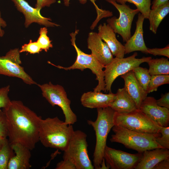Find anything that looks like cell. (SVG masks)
Instances as JSON below:
<instances>
[{"label":"cell","instance_id":"1","mask_svg":"<svg viewBox=\"0 0 169 169\" xmlns=\"http://www.w3.org/2000/svg\"><path fill=\"white\" fill-rule=\"evenodd\" d=\"M2 110L7 120L10 144H20L33 150L39 141L41 117L20 100H11L9 104Z\"/></svg>","mask_w":169,"mask_h":169},{"label":"cell","instance_id":"2","mask_svg":"<svg viewBox=\"0 0 169 169\" xmlns=\"http://www.w3.org/2000/svg\"><path fill=\"white\" fill-rule=\"evenodd\" d=\"M74 130L57 116L41 119L39 129V140L45 147L64 151L67 148Z\"/></svg>","mask_w":169,"mask_h":169},{"label":"cell","instance_id":"3","mask_svg":"<svg viewBox=\"0 0 169 169\" xmlns=\"http://www.w3.org/2000/svg\"><path fill=\"white\" fill-rule=\"evenodd\" d=\"M97 117L95 121L87 120L94 129L96 135V144L93 154V166L100 169L104 159L108 135L114 125V116L115 111L110 107L97 108Z\"/></svg>","mask_w":169,"mask_h":169},{"label":"cell","instance_id":"4","mask_svg":"<svg viewBox=\"0 0 169 169\" xmlns=\"http://www.w3.org/2000/svg\"><path fill=\"white\" fill-rule=\"evenodd\" d=\"M112 130L114 134L112 135L110 141L123 145L127 148L142 153L146 150L156 148H163L155 141L158 134L143 133L135 132L126 128L114 125Z\"/></svg>","mask_w":169,"mask_h":169},{"label":"cell","instance_id":"5","mask_svg":"<svg viewBox=\"0 0 169 169\" xmlns=\"http://www.w3.org/2000/svg\"><path fill=\"white\" fill-rule=\"evenodd\" d=\"M79 30L76 29L74 32L70 34L71 44L74 47L77 53L76 59L74 63L69 67H64L60 65H56L50 61L48 63L60 69L68 70L71 69H79L82 71L86 69H90L92 72L96 76V79L98 81V84L94 89V91L101 92L105 90V83L104 80V73L103 70L105 66L99 62L91 54H86L81 51L76 45L75 43L76 36Z\"/></svg>","mask_w":169,"mask_h":169},{"label":"cell","instance_id":"6","mask_svg":"<svg viewBox=\"0 0 169 169\" xmlns=\"http://www.w3.org/2000/svg\"><path fill=\"white\" fill-rule=\"evenodd\" d=\"M87 137L86 133L81 131H74L64 151L63 159L70 161L76 169H94L88 154Z\"/></svg>","mask_w":169,"mask_h":169},{"label":"cell","instance_id":"7","mask_svg":"<svg viewBox=\"0 0 169 169\" xmlns=\"http://www.w3.org/2000/svg\"><path fill=\"white\" fill-rule=\"evenodd\" d=\"M114 125L139 133L158 134L160 126L155 124L139 109L125 113L116 112L114 116Z\"/></svg>","mask_w":169,"mask_h":169},{"label":"cell","instance_id":"8","mask_svg":"<svg viewBox=\"0 0 169 169\" xmlns=\"http://www.w3.org/2000/svg\"><path fill=\"white\" fill-rule=\"evenodd\" d=\"M137 55V53L135 52L132 55L126 58L115 57L110 63L105 66L104 71L105 92H111L112 85L118 77L132 70L142 63H147L152 59L151 57L136 58V57Z\"/></svg>","mask_w":169,"mask_h":169},{"label":"cell","instance_id":"9","mask_svg":"<svg viewBox=\"0 0 169 169\" xmlns=\"http://www.w3.org/2000/svg\"><path fill=\"white\" fill-rule=\"evenodd\" d=\"M37 85L41 90L43 97L52 106L57 105L61 108L64 115V122L66 124L72 125L77 122V116L71 109V101L62 86L54 84L50 82Z\"/></svg>","mask_w":169,"mask_h":169},{"label":"cell","instance_id":"10","mask_svg":"<svg viewBox=\"0 0 169 169\" xmlns=\"http://www.w3.org/2000/svg\"><path fill=\"white\" fill-rule=\"evenodd\" d=\"M114 6L119 13V18L113 16L108 18L107 24L114 32L120 34L123 42H126L131 37V29L135 16L139 12L137 9H133L126 3L120 4L114 0H105Z\"/></svg>","mask_w":169,"mask_h":169},{"label":"cell","instance_id":"11","mask_svg":"<svg viewBox=\"0 0 169 169\" xmlns=\"http://www.w3.org/2000/svg\"><path fill=\"white\" fill-rule=\"evenodd\" d=\"M20 53L19 50L15 48L10 49L4 56H0V74L18 78L28 84L37 85L20 65Z\"/></svg>","mask_w":169,"mask_h":169},{"label":"cell","instance_id":"12","mask_svg":"<svg viewBox=\"0 0 169 169\" xmlns=\"http://www.w3.org/2000/svg\"><path fill=\"white\" fill-rule=\"evenodd\" d=\"M142 153L132 154L106 146L104 158L107 166L111 169H134L141 159Z\"/></svg>","mask_w":169,"mask_h":169},{"label":"cell","instance_id":"13","mask_svg":"<svg viewBox=\"0 0 169 169\" xmlns=\"http://www.w3.org/2000/svg\"><path fill=\"white\" fill-rule=\"evenodd\" d=\"M153 97L147 96L142 102L139 109L157 125L167 127L169 124V109L158 105Z\"/></svg>","mask_w":169,"mask_h":169},{"label":"cell","instance_id":"14","mask_svg":"<svg viewBox=\"0 0 169 169\" xmlns=\"http://www.w3.org/2000/svg\"><path fill=\"white\" fill-rule=\"evenodd\" d=\"M11 1L13 2L17 9L24 15L25 18L24 25L26 28L33 23L47 27L59 26V25L51 22L50 18L42 16L40 10L32 7L25 0Z\"/></svg>","mask_w":169,"mask_h":169},{"label":"cell","instance_id":"15","mask_svg":"<svg viewBox=\"0 0 169 169\" xmlns=\"http://www.w3.org/2000/svg\"><path fill=\"white\" fill-rule=\"evenodd\" d=\"M87 47L93 55L101 64L105 66L114 57L107 44L103 42L98 33L91 32L87 40Z\"/></svg>","mask_w":169,"mask_h":169},{"label":"cell","instance_id":"16","mask_svg":"<svg viewBox=\"0 0 169 169\" xmlns=\"http://www.w3.org/2000/svg\"><path fill=\"white\" fill-rule=\"evenodd\" d=\"M116 98V94L112 92L105 94L101 92L89 91L82 95L80 101L84 107L97 109L110 107Z\"/></svg>","mask_w":169,"mask_h":169},{"label":"cell","instance_id":"17","mask_svg":"<svg viewBox=\"0 0 169 169\" xmlns=\"http://www.w3.org/2000/svg\"><path fill=\"white\" fill-rule=\"evenodd\" d=\"M145 19L141 13H138L135 33L124 45L125 54L136 51L149 54L148 48L146 45L143 38V26Z\"/></svg>","mask_w":169,"mask_h":169},{"label":"cell","instance_id":"18","mask_svg":"<svg viewBox=\"0 0 169 169\" xmlns=\"http://www.w3.org/2000/svg\"><path fill=\"white\" fill-rule=\"evenodd\" d=\"M98 34L108 45L112 55L115 57L122 58L125 54L124 45L116 38L115 33L108 24L104 23L98 27Z\"/></svg>","mask_w":169,"mask_h":169},{"label":"cell","instance_id":"19","mask_svg":"<svg viewBox=\"0 0 169 169\" xmlns=\"http://www.w3.org/2000/svg\"><path fill=\"white\" fill-rule=\"evenodd\" d=\"M124 81V88L133 100L139 109L142 101L147 96L148 93L136 78L132 70L121 76Z\"/></svg>","mask_w":169,"mask_h":169},{"label":"cell","instance_id":"20","mask_svg":"<svg viewBox=\"0 0 169 169\" xmlns=\"http://www.w3.org/2000/svg\"><path fill=\"white\" fill-rule=\"evenodd\" d=\"M14 152L10 159L7 169H29L31 167L30 159L31 155L30 150L19 143L11 145Z\"/></svg>","mask_w":169,"mask_h":169},{"label":"cell","instance_id":"21","mask_svg":"<svg viewBox=\"0 0 169 169\" xmlns=\"http://www.w3.org/2000/svg\"><path fill=\"white\" fill-rule=\"evenodd\" d=\"M168 157V149L156 148L146 150L142 153L141 159L134 169H153L159 162Z\"/></svg>","mask_w":169,"mask_h":169},{"label":"cell","instance_id":"22","mask_svg":"<svg viewBox=\"0 0 169 169\" xmlns=\"http://www.w3.org/2000/svg\"><path fill=\"white\" fill-rule=\"evenodd\" d=\"M116 98L110 106L116 112L125 113L138 109L136 103L124 88L118 89Z\"/></svg>","mask_w":169,"mask_h":169},{"label":"cell","instance_id":"23","mask_svg":"<svg viewBox=\"0 0 169 169\" xmlns=\"http://www.w3.org/2000/svg\"><path fill=\"white\" fill-rule=\"evenodd\" d=\"M169 13V2L156 8L151 9L148 18L150 30L156 34L161 23Z\"/></svg>","mask_w":169,"mask_h":169},{"label":"cell","instance_id":"24","mask_svg":"<svg viewBox=\"0 0 169 169\" xmlns=\"http://www.w3.org/2000/svg\"><path fill=\"white\" fill-rule=\"evenodd\" d=\"M147 63L149 66L148 71L151 75L169 74V61L168 59L163 57L151 59Z\"/></svg>","mask_w":169,"mask_h":169},{"label":"cell","instance_id":"25","mask_svg":"<svg viewBox=\"0 0 169 169\" xmlns=\"http://www.w3.org/2000/svg\"><path fill=\"white\" fill-rule=\"evenodd\" d=\"M117 3L120 4L129 2L134 4L145 18L148 19L151 10V0H114Z\"/></svg>","mask_w":169,"mask_h":169},{"label":"cell","instance_id":"26","mask_svg":"<svg viewBox=\"0 0 169 169\" xmlns=\"http://www.w3.org/2000/svg\"><path fill=\"white\" fill-rule=\"evenodd\" d=\"M14 155V151L7 139L0 149V169H7L8 162Z\"/></svg>","mask_w":169,"mask_h":169},{"label":"cell","instance_id":"27","mask_svg":"<svg viewBox=\"0 0 169 169\" xmlns=\"http://www.w3.org/2000/svg\"><path fill=\"white\" fill-rule=\"evenodd\" d=\"M132 71L139 83L147 91L151 76L149 73L148 69L139 66L134 69Z\"/></svg>","mask_w":169,"mask_h":169},{"label":"cell","instance_id":"28","mask_svg":"<svg viewBox=\"0 0 169 169\" xmlns=\"http://www.w3.org/2000/svg\"><path fill=\"white\" fill-rule=\"evenodd\" d=\"M169 83V74L155 75L151 76L147 92L149 93L157 90L162 85Z\"/></svg>","mask_w":169,"mask_h":169},{"label":"cell","instance_id":"29","mask_svg":"<svg viewBox=\"0 0 169 169\" xmlns=\"http://www.w3.org/2000/svg\"><path fill=\"white\" fill-rule=\"evenodd\" d=\"M48 30L46 28H41L39 30V36L37 41L41 49L47 52L50 48L53 47L51 41L47 36Z\"/></svg>","mask_w":169,"mask_h":169},{"label":"cell","instance_id":"30","mask_svg":"<svg viewBox=\"0 0 169 169\" xmlns=\"http://www.w3.org/2000/svg\"><path fill=\"white\" fill-rule=\"evenodd\" d=\"M160 132L161 134L160 136L155 138L156 143L164 148L169 149V127L160 126Z\"/></svg>","mask_w":169,"mask_h":169},{"label":"cell","instance_id":"31","mask_svg":"<svg viewBox=\"0 0 169 169\" xmlns=\"http://www.w3.org/2000/svg\"><path fill=\"white\" fill-rule=\"evenodd\" d=\"M42 50L37 41L33 42L30 40L28 43L25 44L22 46L19 52H27L31 54H35L39 53Z\"/></svg>","mask_w":169,"mask_h":169},{"label":"cell","instance_id":"32","mask_svg":"<svg viewBox=\"0 0 169 169\" xmlns=\"http://www.w3.org/2000/svg\"><path fill=\"white\" fill-rule=\"evenodd\" d=\"M10 88L9 85L0 88V108L7 107L11 102L8 95Z\"/></svg>","mask_w":169,"mask_h":169},{"label":"cell","instance_id":"33","mask_svg":"<svg viewBox=\"0 0 169 169\" xmlns=\"http://www.w3.org/2000/svg\"><path fill=\"white\" fill-rule=\"evenodd\" d=\"M8 136L7 122L3 110L0 109V137L7 138Z\"/></svg>","mask_w":169,"mask_h":169},{"label":"cell","instance_id":"34","mask_svg":"<svg viewBox=\"0 0 169 169\" xmlns=\"http://www.w3.org/2000/svg\"><path fill=\"white\" fill-rule=\"evenodd\" d=\"M149 54L154 56H164L169 58V46L168 44L166 47L163 48H148Z\"/></svg>","mask_w":169,"mask_h":169},{"label":"cell","instance_id":"35","mask_svg":"<svg viewBox=\"0 0 169 169\" xmlns=\"http://www.w3.org/2000/svg\"><path fill=\"white\" fill-rule=\"evenodd\" d=\"M55 169H76V168L74 165L69 161L63 159L57 164Z\"/></svg>","mask_w":169,"mask_h":169},{"label":"cell","instance_id":"36","mask_svg":"<svg viewBox=\"0 0 169 169\" xmlns=\"http://www.w3.org/2000/svg\"><path fill=\"white\" fill-rule=\"evenodd\" d=\"M156 101L158 105L169 109V92L162 95L160 99Z\"/></svg>","mask_w":169,"mask_h":169},{"label":"cell","instance_id":"37","mask_svg":"<svg viewBox=\"0 0 169 169\" xmlns=\"http://www.w3.org/2000/svg\"><path fill=\"white\" fill-rule=\"evenodd\" d=\"M56 2V0H36L35 8L40 10L45 7H50L52 4Z\"/></svg>","mask_w":169,"mask_h":169},{"label":"cell","instance_id":"38","mask_svg":"<svg viewBox=\"0 0 169 169\" xmlns=\"http://www.w3.org/2000/svg\"><path fill=\"white\" fill-rule=\"evenodd\" d=\"M169 157L164 159L157 163L153 169H169Z\"/></svg>","mask_w":169,"mask_h":169},{"label":"cell","instance_id":"39","mask_svg":"<svg viewBox=\"0 0 169 169\" xmlns=\"http://www.w3.org/2000/svg\"><path fill=\"white\" fill-rule=\"evenodd\" d=\"M169 2V0H153L151 3L152 6L151 9L156 8Z\"/></svg>","mask_w":169,"mask_h":169},{"label":"cell","instance_id":"40","mask_svg":"<svg viewBox=\"0 0 169 169\" xmlns=\"http://www.w3.org/2000/svg\"><path fill=\"white\" fill-rule=\"evenodd\" d=\"M79 2L82 4H85L87 2V0H78ZM91 2L93 3L94 4L95 7V9H96L97 8H98L99 7L95 4V2L96 0H89ZM70 0H63L64 4V5L68 7L69 6L70 4Z\"/></svg>","mask_w":169,"mask_h":169},{"label":"cell","instance_id":"41","mask_svg":"<svg viewBox=\"0 0 169 169\" xmlns=\"http://www.w3.org/2000/svg\"><path fill=\"white\" fill-rule=\"evenodd\" d=\"M6 26V22L0 16V37H3L4 34V32L1 29V27L5 28Z\"/></svg>","mask_w":169,"mask_h":169},{"label":"cell","instance_id":"42","mask_svg":"<svg viewBox=\"0 0 169 169\" xmlns=\"http://www.w3.org/2000/svg\"><path fill=\"white\" fill-rule=\"evenodd\" d=\"M107 11V14L106 16V17H110L112 16L113 14L112 12L108 11ZM100 20H97L96 19L94 21V22L92 24L91 26V29H93L94 28L96 27L97 23H98V22H99Z\"/></svg>","mask_w":169,"mask_h":169},{"label":"cell","instance_id":"43","mask_svg":"<svg viewBox=\"0 0 169 169\" xmlns=\"http://www.w3.org/2000/svg\"><path fill=\"white\" fill-rule=\"evenodd\" d=\"M7 138H4L0 137V149L3 146Z\"/></svg>","mask_w":169,"mask_h":169},{"label":"cell","instance_id":"44","mask_svg":"<svg viewBox=\"0 0 169 169\" xmlns=\"http://www.w3.org/2000/svg\"><path fill=\"white\" fill-rule=\"evenodd\" d=\"M0 16L1 17V12H0Z\"/></svg>","mask_w":169,"mask_h":169}]
</instances>
